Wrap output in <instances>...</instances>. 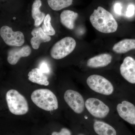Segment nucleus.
<instances>
[{
	"instance_id": "nucleus-1",
	"label": "nucleus",
	"mask_w": 135,
	"mask_h": 135,
	"mask_svg": "<svg viewBox=\"0 0 135 135\" xmlns=\"http://www.w3.org/2000/svg\"><path fill=\"white\" fill-rule=\"evenodd\" d=\"M103 98L99 96L85 97L86 111L91 118L111 123L110 119L111 117H115V111L113 105H110Z\"/></svg>"
},
{
	"instance_id": "nucleus-2",
	"label": "nucleus",
	"mask_w": 135,
	"mask_h": 135,
	"mask_svg": "<svg viewBox=\"0 0 135 135\" xmlns=\"http://www.w3.org/2000/svg\"><path fill=\"white\" fill-rule=\"evenodd\" d=\"M84 84L91 92L99 96L115 99L117 90L116 84L106 77L92 74L87 77Z\"/></svg>"
},
{
	"instance_id": "nucleus-3",
	"label": "nucleus",
	"mask_w": 135,
	"mask_h": 135,
	"mask_svg": "<svg viewBox=\"0 0 135 135\" xmlns=\"http://www.w3.org/2000/svg\"><path fill=\"white\" fill-rule=\"evenodd\" d=\"M90 20L95 29L103 33L114 32L118 29V23L113 16L102 7L94 10Z\"/></svg>"
},
{
	"instance_id": "nucleus-4",
	"label": "nucleus",
	"mask_w": 135,
	"mask_h": 135,
	"mask_svg": "<svg viewBox=\"0 0 135 135\" xmlns=\"http://www.w3.org/2000/svg\"><path fill=\"white\" fill-rule=\"evenodd\" d=\"M31 98L36 106L45 110L52 111L58 109L57 98L48 89H41L34 90L31 94Z\"/></svg>"
},
{
	"instance_id": "nucleus-5",
	"label": "nucleus",
	"mask_w": 135,
	"mask_h": 135,
	"mask_svg": "<svg viewBox=\"0 0 135 135\" xmlns=\"http://www.w3.org/2000/svg\"><path fill=\"white\" fill-rule=\"evenodd\" d=\"M6 98L10 112L13 114L24 115L29 111V105L25 98L16 90H8Z\"/></svg>"
},
{
	"instance_id": "nucleus-6",
	"label": "nucleus",
	"mask_w": 135,
	"mask_h": 135,
	"mask_svg": "<svg viewBox=\"0 0 135 135\" xmlns=\"http://www.w3.org/2000/svg\"><path fill=\"white\" fill-rule=\"evenodd\" d=\"M64 99L68 105L75 113L83 114L85 118L88 114L85 105V97L80 92L73 89L66 90L64 94Z\"/></svg>"
},
{
	"instance_id": "nucleus-7",
	"label": "nucleus",
	"mask_w": 135,
	"mask_h": 135,
	"mask_svg": "<svg viewBox=\"0 0 135 135\" xmlns=\"http://www.w3.org/2000/svg\"><path fill=\"white\" fill-rule=\"evenodd\" d=\"M76 45V41L73 38L65 37L53 45L51 49V56L54 59H62L71 53Z\"/></svg>"
},
{
	"instance_id": "nucleus-8",
	"label": "nucleus",
	"mask_w": 135,
	"mask_h": 135,
	"mask_svg": "<svg viewBox=\"0 0 135 135\" xmlns=\"http://www.w3.org/2000/svg\"><path fill=\"white\" fill-rule=\"evenodd\" d=\"M118 116L132 126H135V105L132 102L123 100L113 104Z\"/></svg>"
},
{
	"instance_id": "nucleus-9",
	"label": "nucleus",
	"mask_w": 135,
	"mask_h": 135,
	"mask_svg": "<svg viewBox=\"0 0 135 135\" xmlns=\"http://www.w3.org/2000/svg\"><path fill=\"white\" fill-rule=\"evenodd\" d=\"M0 35L4 42L8 46L21 47L24 44L23 33L20 31H13L9 26L2 27L0 29Z\"/></svg>"
},
{
	"instance_id": "nucleus-10",
	"label": "nucleus",
	"mask_w": 135,
	"mask_h": 135,
	"mask_svg": "<svg viewBox=\"0 0 135 135\" xmlns=\"http://www.w3.org/2000/svg\"><path fill=\"white\" fill-rule=\"evenodd\" d=\"M90 119L91 129L96 135H118L114 125L105 121L97 119L87 115Z\"/></svg>"
},
{
	"instance_id": "nucleus-11",
	"label": "nucleus",
	"mask_w": 135,
	"mask_h": 135,
	"mask_svg": "<svg viewBox=\"0 0 135 135\" xmlns=\"http://www.w3.org/2000/svg\"><path fill=\"white\" fill-rule=\"evenodd\" d=\"M121 76L127 82L135 84V59L131 56L124 59L120 67Z\"/></svg>"
},
{
	"instance_id": "nucleus-12",
	"label": "nucleus",
	"mask_w": 135,
	"mask_h": 135,
	"mask_svg": "<svg viewBox=\"0 0 135 135\" xmlns=\"http://www.w3.org/2000/svg\"><path fill=\"white\" fill-rule=\"evenodd\" d=\"M32 49L30 46L25 45L22 47L15 46L8 51L7 60L10 64H16L21 57H26L31 55Z\"/></svg>"
},
{
	"instance_id": "nucleus-13",
	"label": "nucleus",
	"mask_w": 135,
	"mask_h": 135,
	"mask_svg": "<svg viewBox=\"0 0 135 135\" xmlns=\"http://www.w3.org/2000/svg\"><path fill=\"white\" fill-rule=\"evenodd\" d=\"M112 56L108 53H103L90 58L87 62L88 67L91 68H101L106 67L111 64Z\"/></svg>"
},
{
	"instance_id": "nucleus-14",
	"label": "nucleus",
	"mask_w": 135,
	"mask_h": 135,
	"mask_svg": "<svg viewBox=\"0 0 135 135\" xmlns=\"http://www.w3.org/2000/svg\"><path fill=\"white\" fill-rule=\"evenodd\" d=\"M32 35L31 43L34 49L37 50L40 47L41 43L48 42L51 40L50 36L46 34L41 27H36L32 31Z\"/></svg>"
},
{
	"instance_id": "nucleus-15",
	"label": "nucleus",
	"mask_w": 135,
	"mask_h": 135,
	"mask_svg": "<svg viewBox=\"0 0 135 135\" xmlns=\"http://www.w3.org/2000/svg\"><path fill=\"white\" fill-rule=\"evenodd\" d=\"M78 17V13L74 11L69 10H64L60 14V22L68 29L72 30L74 28L75 21Z\"/></svg>"
},
{
	"instance_id": "nucleus-16",
	"label": "nucleus",
	"mask_w": 135,
	"mask_h": 135,
	"mask_svg": "<svg viewBox=\"0 0 135 135\" xmlns=\"http://www.w3.org/2000/svg\"><path fill=\"white\" fill-rule=\"evenodd\" d=\"M29 80L40 85L47 86L49 84L48 78L39 68L32 69L28 74Z\"/></svg>"
},
{
	"instance_id": "nucleus-17",
	"label": "nucleus",
	"mask_w": 135,
	"mask_h": 135,
	"mask_svg": "<svg viewBox=\"0 0 135 135\" xmlns=\"http://www.w3.org/2000/svg\"><path fill=\"white\" fill-rule=\"evenodd\" d=\"M135 49V39H126L114 44L113 50L119 54L125 53L132 50Z\"/></svg>"
},
{
	"instance_id": "nucleus-18",
	"label": "nucleus",
	"mask_w": 135,
	"mask_h": 135,
	"mask_svg": "<svg viewBox=\"0 0 135 135\" xmlns=\"http://www.w3.org/2000/svg\"><path fill=\"white\" fill-rule=\"evenodd\" d=\"M42 6L41 0H35L32 5V16L34 20V26L38 27L44 20L45 14L40 11Z\"/></svg>"
},
{
	"instance_id": "nucleus-19",
	"label": "nucleus",
	"mask_w": 135,
	"mask_h": 135,
	"mask_svg": "<svg viewBox=\"0 0 135 135\" xmlns=\"http://www.w3.org/2000/svg\"><path fill=\"white\" fill-rule=\"evenodd\" d=\"M73 2V0H47L51 8L56 11L69 7L72 4Z\"/></svg>"
},
{
	"instance_id": "nucleus-20",
	"label": "nucleus",
	"mask_w": 135,
	"mask_h": 135,
	"mask_svg": "<svg viewBox=\"0 0 135 135\" xmlns=\"http://www.w3.org/2000/svg\"><path fill=\"white\" fill-rule=\"evenodd\" d=\"M51 17L49 14H47L45 17L43 25L42 26V29L44 32L46 34L49 36H53L56 33L55 31L52 26L51 23Z\"/></svg>"
},
{
	"instance_id": "nucleus-21",
	"label": "nucleus",
	"mask_w": 135,
	"mask_h": 135,
	"mask_svg": "<svg viewBox=\"0 0 135 135\" xmlns=\"http://www.w3.org/2000/svg\"><path fill=\"white\" fill-rule=\"evenodd\" d=\"M51 135H72V133L67 128H63L59 132L54 131Z\"/></svg>"
},
{
	"instance_id": "nucleus-22",
	"label": "nucleus",
	"mask_w": 135,
	"mask_h": 135,
	"mask_svg": "<svg viewBox=\"0 0 135 135\" xmlns=\"http://www.w3.org/2000/svg\"><path fill=\"white\" fill-rule=\"evenodd\" d=\"M135 7L133 4H130L128 6L126 15L128 17H130L134 16L135 14Z\"/></svg>"
},
{
	"instance_id": "nucleus-23",
	"label": "nucleus",
	"mask_w": 135,
	"mask_h": 135,
	"mask_svg": "<svg viewBox=\"0 0 135 135\" xmlns=\"http://www.w3.org/2000/svg\"><path fill=\"white\" fill-rule=\"evenodd\" d=\"M40 69L44 73H49L50 72V69L47 64L46 62H42L40 66Z\"/></svg>"
},
{
	"instance_id": "nucleus-24",
	"label": "nucleus",
	"mask_w": 135,
	"mask_h": 135,
	"mask_svg": "<svg viewBox=\"0 0 135 135\" xmlns=\"http://www.w3.org/2000/svg\"><path fill=\"white\" fill-rule=\"evenodd\" d=\"M114 12L117 15H121L122 7L120 3H115L114 7Z\"/></svg>"
},
{
	"instance_id": "nucleus-25",
	"label": "nucleus",
	"mask_w": 135,
	"mask_h": 135,
	"mask_svg": "<svg viewBox=\"0 0 135 135\" xmlns=\"http://www.w3.org/2000/svg\"><path fill=\"white\" fill-rule=\"evenodd\" d=\"M77 135H88L87 134V133H80L79 134H78Z\"/></svg>"
}]
</instances>
